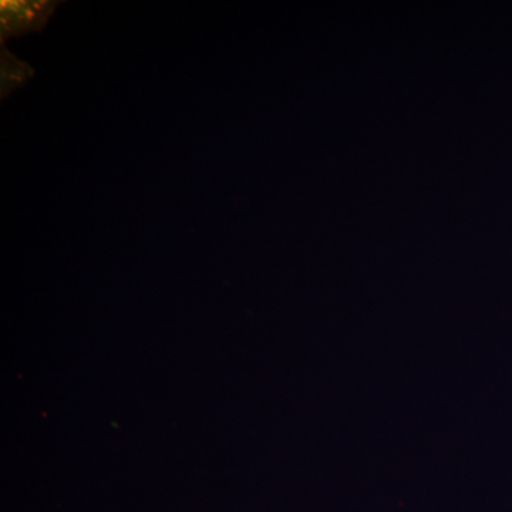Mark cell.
I'll use <instances>...</instances> for the list:
<instances>
[{
	"label": "cell",
	"instance_id": "1",
	"mask_svg": "<svg viewBox=\"0 0 512 512\" xmlns=\"http://www.w3.org/2000/svg\"><path fill=\"white\" fill-rule=\"evenodd\" d=\"M62 2L52 0H2L0 2V39L42 32Z\"/></svg>",
	"mask_w": 512,
	"mask_h": 512
},
{
	"label": "cell",
	"instance_id": "2",
	"mask_svg": "<svg viewBox=\"0 0 512 512\" xmlns=\"http://www.w3.org/2000/svg\"><path fill=\"white\" fill-rule=\"evenodd\" d=\"M33 76H35L33 67L13 56L2 43V53H0V96L2 99H6L16 89L28 83Z\"/></svg>",
	"mask_w": 512,
	"mask_h": 512
}]
</instances>
